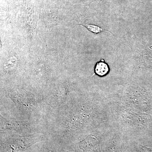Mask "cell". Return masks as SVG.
<instances>
[{"instance_id":"cell-1","label":"cell","mask_w":152,"mask_h":152,"mask_svg":"<svg viewBox=\"0 0 152 152\" xmlns=\"http://www.w3.org/2000/svg\"><path fill=\"white\" fill-rule=\"evenodd\" d=\"M108 123L105 102L99 96L87 94L71 107L47 116L45 130L48 140L64 147Z\"/></svg>"},{"instance_id":"cell-2","label":"cell","mask_w":152,"mask_h":152,"mask_svg":"<svg viewBox=\"0 0 152 152\" xmlns=\"http://www.w3.org/2000/svg\"><path fill=\"white\" fill-rule=\"evenodd\" d=\"M2 95L12 102L24 120L45 125L46 111L43 93L36 90L11 88Z\"/></svg>"},{"instance_id":"cell-3","label":"cell","mask_w":152,"mask_h":152,"mask_svg":"<svg viewBox=\"0 0 152 152\" xmlns=\"http://www.w3.org/2000/svg\"><path fill=\"white\" fill-rule=\"evenodd\" d=\"M110 124L115 129L138 131L152 129V116L138 111L123 104L108 101L106 103Z\"/></svg>"},{"instance_id":"cell-4","label":"cell","mask_w":152,"mask_h":152,"mask_svg":"<svg viewBox=\"0 0 152 152\" xmlns=\"http://www.w3.org/2000/svg\"><path fill=\"white\" fill-rule=\"evenodd\" d=\"M48 140L46 132L20 134L12 132H1V152H22L33 145Z\"/></svg>"},{"instance_id":"cell-5","label":"cell","mask_w":152,"mask_h":152,"mask_svg":"<svg viewBox=\"0 0 152 152\" xmlns=\"http://www.w3.org/2000/svg\"><path fill=\"white\" fill-rule=\"evenodd\" d=\"M109 124L107 123L96 129L80 141L62 147L65 149L75 152H99V140L102 135L112 128Z\"/></svg>"},{"instance_id":"cell-6","label":"cell","mask_w":152,"mask_h":152,"mask_svg":"<svg viewBox=\"0 0 152 152\" xmlns=\"http://www.w3.org/2000/svg\"><path fill=\"white\" fill-rule=\"evenodd\" d=\"M1 132H12L20 134L45 132V124L28 120L7 118L0 114Z\"/></svg>"},{"instance_id":"cell-7","label":"cell","mask_w":152,"mask_h":152,"mask_svg":"<svg viewBox=\"0 0 152 152\" xmlns=\"http://www.w3.org/2000/svg\"><path fill=\"white\" fill-rule=\"evenodd\" d=\"M110 72V68L107 64L104 62V60L96 64L94 68L95 74L99 77H103L107 75Z\"/></svg>"},{"instance_id":"cell-8","label":"cell","mask_w":152,"mask_h":152,"mask_svg":"<svg viewBox=\"0 0 152 152\" xmlns=\"http://www.w3.org/2000/svg\"><path fill=\"white\" fill-rule=\"evenodd\" d=\"M82 26H84L89 31L91 32L94 33V34H98V33H101V32L104 31L109 32L103 29L102 28L98 26H95V25L85 24L82 25Z\"/></svg>"},{"instance_id":"cell-9","label":"cell","mask_w":152,"mask_h":152,"mask_svg":"<svg viewBox=\"0 0 152 152\" xmlns=\"http://www.w3.org/2000/svg\"><path fill=\"white\" fill-rule=\"evenodd\" d=\"M141 149L144 152H152V148H147L146 147L143 146L141 145Z\"/></svg>"}]
</instances>
